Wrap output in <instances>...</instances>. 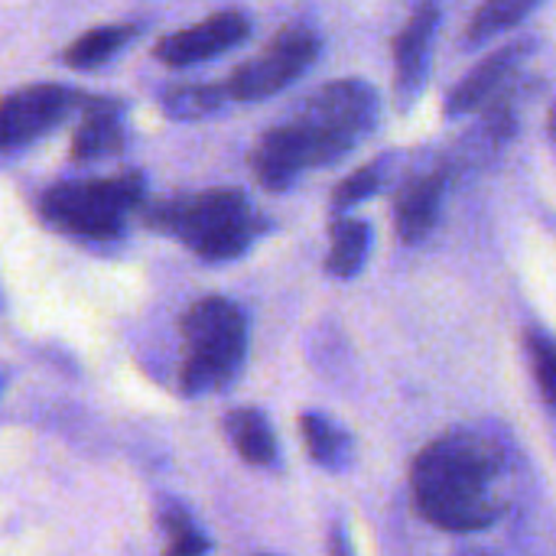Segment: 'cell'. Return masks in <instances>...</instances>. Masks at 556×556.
<instances>
[{
	"label": "cell",
	"mask_w": 556,
	"mask_h": 556,
	"mask_svg": "<svg viewBox=\"0 0 556 556\" xmlns=\"http://www.w3.org/2000/svg\"><path fill=\"white\" fill-rule=\"evenodd\" d=\"M511 453L505 433L450 430L427 443L410 469L417 515L453 534H476L508 511Z\"/></svg>",
	"instance_id": "cell-1"
},
{
	"label": "cell",
	"mask_w": 556,
	"mask_h": 556,
	"mask_svg": "<svg viewBox=\"0 0 556 556\" xmlns=\"http://www.w3.org/2000/svg\"><path fill=\"white\" fill-rule=\"evenodd\" d=\"M381 114L378 91L339 78L313 91L293 114L267 127L251 150V173L270 192H287L303 173L332 166L368 140Z\"/></svg>",
	"instance_id": "cell-2"
},
{
	"label": "cell",
	"mask_w": 556,
	"mask_h": 556,
	"mask_svg": "<svg viewBox=\"0 0 556 556\" xmlns=\"http://www.w3.org/2000/svg\"><path fill=\"white\" fill-rule=\"evenodd\" d=\"M143 222L176 238L182 248L208 264L241 257L264 231V222L254 215L241 189H202L173 195L150 205L143 212Z\"/></svg>",
	"instance_id": "cell-3"
},
{
	"label": "cell",
	"mask_w": 556,
	"mask_h": 556,
	"mask_svg": "<svg viewBox=\"0 0 556 556\" xmlns=\"http://www.w3.org/2000/svg\"><path fill=\"white\" fill-rule=\"evenodd\" d=\"M182 368L179 388L186 397L228 391L248 362V316L228 296L195 300L182 323Z\"/></svg>",
	"instance_id": "cell-4"
},
{
	"label": "cell",
	"mask_w": 556,
	"mask_h": 556,
	"mask_svg": "<svg viewBox=\"0 0 556 556\" xmlns=\"http://www.w3.org/2000/svg\"><path fill=\"white\" fill-rule=\"evenodd\" d=\"M147 179L137 169L104 179H65L39 195V215L55 231L78 241H117L143 208Z\"/></svg>",
	"instance_id": "cell-5"
},
{
	"label": "cell",
	"mask_w": 556,
	"mask_h": 556,
	"mask_svg": "<svg viewBox=\"0 0 556 556\" xmlns=\"http://www.w3.org/2000/svg\"><path fill=\"white\" fill-rule=\"evenodd\" d=\"M319 36L306 26H283L261 55L248 59L244 65H238L228 81L222 85L228 101H264L280 94L287 85H293L303 72L313 68V62L319 59Z\"/></svg>",
	"instance_id": "cell-6"
},
{
	"label": "cell",
	"mask_w": 556,
	"mask_h": 556,
	"mask_svg": "<svg viewBox=\"0 0 556 556\" xmlns=\"http://www.w3.org/2000/svg\"><path fill=\"white\" fill-rule=\"evenodd\" d=\"M88 98L68 85H23L0 98V153L23 150L59 127Z\"/></svg>",
	"instance_id": "cell-7"
},
{
	"label": "cell",
	"mask_w": 556,
	"mask_h": 556,
	"mask_svg": "<svg viewBox=\"0 0 556 556\" xmlns=\"http://www.w3.org/2000/svg\"><path fill=\"white\" fill-rule=\"evenodd\" d=\"M440 3L420 0L410 13L407 26L394 36V101L397 108L410 111L424 94L433 68V42L440 29Z\"/></svg>",
	"instance_id": "cell-8"
},
{
	"label": "cell",
	"mask_w": 556,
	"mask_h": 556,
	"mask_svg": "<svg viewBox=\"0 0 556 556\" xmlns=\"http://www.w3.org/2000/svg\"><path fill=\"white\" fill-rule=\"evenodd\" d=\"M248 36H251V16L241 10H222L195 26L163 36L153 46V55L169 68H189L225 55L228 49L241 46Z\"/></svg>",
	"instance_id": "cell-9"
},
{
	"label": "cell",
	"mask_w": 556,
	"mask_h": 556,
	"mask_svg": "<svg viewBox=\"0 0 556 556\" xmlns=\"http://www.w3.org/2000/svg\"><path fill=\"white\" fill-rule=\"evenodd\" d=\"M538 49V36L508 42L505 49L492 52L489 59H482L450 94H446V117H463L472 111H482L492 98H498L502 91H508L525 65L528 55H534Z\"/></svg>",
	"instance_id": "cell-10"
},
{
	"label": "cell",
	"mask_w": 556,
	"mask_h": 556,
	"mask_svg": "<svg viewBox=\"0 0 556 556\" xmlns=\"http://www.w3.org/2000/svg\"><path fill=\"white\" fill-rule=\"evenodd\" d=\"M446 186H450V173L443 166L424 169L417 176H410L397 195H394V228L397 238L404 244H420L433 235L440 212H443V199H446Z\"/></svg>",
	"instance_id": "cell-11"
},
{
	"label": "cell",
	"mask_w": 556,
	"mask_h": 556,
	"mask_svg": "<svg viewBox=\"0 0 556 556\" xmlns=\"http://www.w3.org/2000/svg\"><path fill=\"white\" fill-rule=\"evenodd\" d=\"M127 147V121L124 104L114 98H88L81 104V121L72 134V156L78 163H98L108 156H121Z\"/></svg>",
	"instance_id": "cell-12"
},
{
	"label": "cell",
	"mask_w": 556,
	"mask_h": 556,
	"mask_svg": "<svg viewBox=\"0 0 556 556\" xmlns=\"http://www.w3.org/2000/svg\"><path fill=\"white\" fill-rule=\"evenodd\" d=\"M225 437L235 446V453L257 469H270L280 459V446H277V433L270 427V420L254 410V407H238L225 417Z\"/></svg>",
	"instance_id": "cell-13"
},
{
	"label": "cell",
	"mask_w": 556,
	"mask_h": 556,
	"mask_svg": "<svg viewBox=\"0 0 556 556\" xmlns=\"http://www.w3.org/2000/svg\"><path fill=\"white\" fill-rule=\"evenodd\" d=\"M300 433L309 459L323 466L326 472H345L355 459V440L352 433L336 424L326 414H303L300 417Z\"/></svg>",
	"instance_id": "cell-14"
},
{
	"label": "cell",
	"mask_w": 556,
	"mask_h": 556,
	"mask_svg": "<svg viewBox=\"0 0 556 556\" xmlns=\"http://www.w3.org/2000/svg\"><path fill=\"white\" fill-rule=\"evenodd\" d=\"M371 254V225L352 215H339L329 225V257L326 270L339 280H352L362 274Z\"/></svg>",
	"instance_id": "cell-15"
},
{
	"label": "cell",
	"mask_w": 556,
	"mask_h": 556,
	"mask_svg": "<svg viewBox=\"0 0 556 556\" xmlns=\"http://www.w3.org/2000/svg\"><path fill=\"white\" fill-rule=\"evenodd\" d=\"M140 23H111V26H98L81 33L65 52L62 62L75 72H88V68H101L104 62H111L124 46H130L140 36Z\"/></svg>",
	"instance_id": "cell-16"
},
{
	"label": "cell",
	"mask_w": 556,
	"mask_h": 556,
	"mask_svg": "<svg viewBox=\"0 0 556 556\" xmlns=\"http://www.w3.org/2000/svg\"><path fill=\"white\" fill-rule=\"evenodd\" d=\"M160 531L166 538V556H205L212 551V538L195 525L192 511L176 498H160L156 508Z\"/></svg>",
	"instance_id": "cell-17"
},
{
	"label": "cell",
	"mask_w": 556,
	"mask_h": 556,
	"mask_svg": "<svg viewBox=\"0 0 556 556\" xmlns=\"http://www.w3.org/2000/svg\"><path fill=\"white\" fill-rule=\"evenodd\" d=\"M544 0H482V7L472 13L469 26H466V46L476 49L489 39H495L498 33L525 23Z\"/></svg>",
	"instance_id": "cell-18"
},
{
	"label": "cell",
	"mask_w": 556,
	"mask_h": 556,
	"mask_svg": "<svg viewBox=\"0 0 556 556\" xmlns=\"http://www.w3.org/2000/svg\"><path fill=\"white\" fill-rule=\"evenodd\" d=\"M222 85H173L160 94V108L173 121H202L225 108Z\"/></svg>",
	"instance_id": "cell-19"
},
{
	"label": "cell",
	"mask_w": 556,
	"mask_h": 556,
	"mask_svg": "<svg viewBox=\"0 0 556 556\" xmlns=\"http://www.w3.org/2000/svg\"><path fill=\"white\" fill-rule=\"evenodd\" d=\"M388 173H391V153L388 156H378L365 166H358L355 173H349L336 189H332V208L336 212H349L355 205H362L365 199L378 195L388 182Z\"/></svg>",
	"instance_id": "cell-20"
},
{
	"label": "cell",
	"mask_w": 556,
	"mask_h": 556,
	"mask_svg": "<svg viewBox=\"0 0 556 556\" xmlns=\"http://www.w3.org/2000/svg\"><path fill=\"white\" fill-rule=\"evenodd\" d=\"M528 352H531V365H534V378L541 388V397L547 407H554V384H556V352L554 339L544 329H531L528 332Z\"/></svg>",
	"instance_id": "cell-21"
},
{
	"label": "cell",
	"mask_w": 556,
	"mask_h": 556,
	"mask_svg": "<svg viewBox=\"0 0 556 556\" xmlns=\"http://www.w3.org/2000/svg\"><path fill=\"white\" fill-rule=\"evenodd\" d=\"M329 551H332V556H355V551H352V541H349V534H345V528H332V534H329Z\"/></svg>",
	"instance_id": "cell-22"
},
{
	"label": "cell",
	"mask_w": 556,
	"mask_h": 556,
	"mask_svg": "<svg viewBox=\"0 0 556 556\" xmlns=\"http://www.w3.org/2000/svg\"><path fill=\"white\" fill-rule=\"evenodd\" d=\"M466 556H489V554H466Z\"/></svg>",
	"instance_id": "cell-23"
},
{
	"label": "cell",
	"mask_w": 556,
	"mask_h": 556,
	"mask_svg": "<svg viewBox=\"0 0 556 556\" xmlns=\"http://www.w3.org/2000/svg\"><path fill=\"white\" fill-rule=\"evenodd\" d=\"M257 556H270V554H257Z\"/></svg>",
	"instance_id": "cell-24"
}]
</instances>
